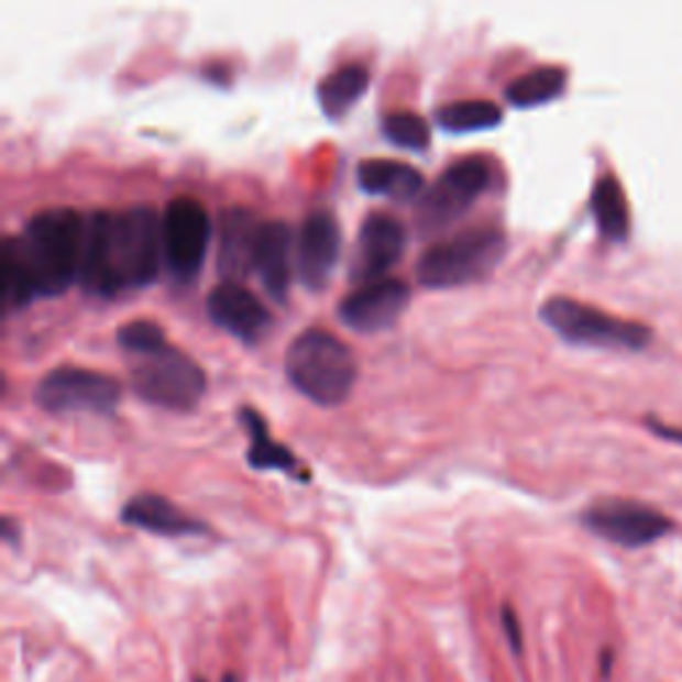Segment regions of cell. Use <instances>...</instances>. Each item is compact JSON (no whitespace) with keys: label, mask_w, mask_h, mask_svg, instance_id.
Listing matches in <instances>:
<instances>
[{"label":"cell","mask_w":682,"mask_h":682,"mask_svg":"<svg viewBox=\"0 0 682 682\" xmlns=\"http://www.w3.org/2000/svg\"><path fill=\"white\" fill-rule=\"evenodd\" d=\"M86 222L73 208L35 213L22 238H6L35 296H56L80 277Z\"/></svg>","instance_id":"7a4b0ae2"},{"label":"cell","mask_w":682,"mask_h":682,"mask_svg":"<svg viewBox=\"0 0 682 682\" xmlns=\"http://www.w3.org/2000/svg\"><path fill=\"white\" fill-rule=\"evenodd\" d=\"M341 232L337 219L326 211H312L299 230L296 243V270L307 288H326L328 277L339 262Z\"/></svg>","instance_id":"5bb4252c"},{"label":"cell","mask_w":682,"mask_h":682,"mask_svg":"<svg viewBox=\"0 0 682 682\" xmlns=\"http://www.w3.org/2000/svg\"><path fill=\"white\" fill-rule=\"evenodd\" d=\"M369 80L371 75L363 65H344L333 69L331 75H326V78L318 84V99L326 116L328 118L344 116V112L363 97L365 88H369Z\"/></svg>","instance_id":"ffe728a7"},{"label":"cell","mask_w":682,"mask_h":682,"mask_svg":"<svg viewBox=\"0 0 682 682\" xmlns=\"http://www.w3.org/2000/svg\"><path fill=\"white\" fill-rule=\"evenodd\" d=\"M288 382L318 406H339L350 397L358 378V360L331 331L307 328L286 352Z\"/></svg>","instance_id":"3957f363"},{"label":"cell","mask_w":682,"mask_h":682,"mask_svg":"<svg viewBox=\"0 0 682 682\" xmlns=\"http://www.w3.org/2000/svg\"><path fill=\"white\" fill-rule=\"evenodd\" d=\"M541 320L571 344L603 346V350H642L650 344V331L631 320L614 318L603 309L581 305L576 299L554 296L541 307Z\"/></svg>","instance_id":"5b68a950"},{"label":"cell","mask_w":682,"mask_h":682,"mask_svg":"<svg viewBox=\"0 0 682 682\" xmlns=\"http://www.w3.org/2000/svg\"><path fill=\"white\" fill-rule=\"evenodd\" d=\"M211 243V219L193 198H176L163 213V258L179 283L195 280Z\"/></svg>","instance_id":"9c48e42d"},{"label":"cell","mask_w":682,"mask_h":682,"mask_svg":"<svg viewBox=\"0 0 682 682\" xmlns=\"http://www.w3.org/2000/svg\"><path fill=\"white\" fill-rule=\"evenodd\" d=\"M592 213L600 232L608 240H624L629 235V206L616 176L605 174L592 189Z\"/></svg>","instance_id":"44dd1931"},{"label":"cell","mask_w":682,"mask_h":682,"mask_svg":"<svg viewBox=\"0 0 682 682\" xmlns=\"http://www.w3.org/2000/svg\"><path fill=\"white\" fill-rule=\"evenodd\" d=\"M502 624H504V631H507V640L515 653H520L522 650V631H520V622H517V614L509 608V605H504L502 610Z\"/></svg>","instance_id":"484cf974"},{"label":"cell","mask_w":682,"mask_h":682,"mask_svg":"<svg viewBox=\"0 0 682 682\" xmlns=\"http://www.w3.org/2000/svg\"><path fill=\"white\" fill-rule=\"evenodd\" d=\"M565 69L558 65H544V67H536L530 73L520 75L507 86V99L509 105L515 107H539L544 102H552L563 94L565 88Z\"/></svg>","instance_id":"7402d4cb"},{"label":"cell","mask_w":682,"mask_h":682,"mask_svg":"<svg viewBox=\"0 0 682 682\" xmlns=\"http://www.w3.org/2000/svg\"><path fill=\"white\" fill-rule=\"evenodd\" d=\"M118 344L123 346V350L144 358L166 350L168 341L163 328L153 323V320H134V323H125L118 328Z\"/></svg>","instance_id":"d4e9b609"},{"label":"cell","mask_w":682,"mask_h":682,"mask_svg":"<svg viewBox=\"0 0 682 682\" xmlns=\"http://www.w3.org/2000/svg\"><path fill=\"white\" fill-rule=\"evenodd\" d=\"M254 273L275 299H286L290 283V230L283 222H264L258 230Z\"/></svg>","instance_id":"e0dca14e"},{"label":"cell","mask_w":682,"mask_h":682,"mask_svg":"<svg viewBox=\"0 0 682 682\" xmlns=\"http://www.w3.org/2000/svg\"><path fill=\"white\" fill-rule=\"evenodd\" d=\"M491 182V166L485 157H461L448 166L438 179L425 189L416 208V227L425 235H438L446 227L470 211Z\"/></svg>","instance_id":"52a82bcc"},{"label":"cell","mask_w":682,"mask_h":682,"mask_svg":"<svg viewBox=\"0 0 682 682\" xmlns=\"http://www.w3.org/2000/svg\"><path fill=\"white\" fill-rule=\"evenodd\" d=\"M507 254V238L494 227H475L440 240L416 262V277L427 288H457L488 277Z\"/></svg>","instance_id":"277c9868"},{"label":"cell","mask_w":682,"mask_h":682,"mask_svg":"<svg viewBox=\"0 0 682 682\" xmlns=\"http://www.w3.org/2000/svg\"><path fill=\"white\" fill-rule=\"evenodd\" d=\"M123 522L129 526L144 528L150 534L161 536H193V534H208L204 522H198L195 517H189L182 512L176 504H170L168 498L157 494H139L131 498L123 507Z\"/></svg>","instance_id":"2e32d148"},{"label":"cell","mask_w":682,"mask_h":682,"mask_svg":"<svg viewBox=\"0 0 682 682\" xmlns=\"http://www.w3.org/2000/svg\"><path fill=\"white\" fill-rule=\"evenodd\" d=\"M131 389L153 406L193 410L206 393V374L185 352L166 346L131 369Z\"/></svg>","instance_id":"8992f818"},{"label":"cell","mask_w":682,"mask_h":682,"mask_svg":"<svg viewBox=\"0 0 682 682\" xmlns=\"http://www.w3.org/2000/svg\"><path fill=\"white\" fill-rule=\"evenodd\" d=\"M403 249H406V227L400 219L389 213L374 211L360 227L355 258H352V280L355 283H376L382 275L400 262Z\"/></svg>","instance_id":"8fae6325"},{"label":"cell","mask_w":682,"mask_h":682,"mask_svg":"<svg viewBox=\"0 0 682 682\" xmlns=\"http://www.w3.org/2000/svg\"><path fill=\"white\" fill-rule=\"evenodd\" d=\"M264 222L249 208H227L219 222V273L224 280L240 283L254 273L256 240Z\"/></svg>","instance_id":"9a60e30c"},{"label":"cell","mask_w":682,"mask_h":682,"mask_svg":"<svg viewBox=\"0 0 682 682\" xmlns=\"http://www.w3.org/2000/svg\"><path fill=\"white\" fill-rule=\"evenodd\" d=\"M358 182L365 193L387 195L395 200H416L425 195V176L408 163L387 161V157L360 163Z\"/></svg>","instance_id":"ac0fdd59"},{"label":"cell","mask_w":682,"mask_h":682,"mask_svg":"<svg viewBox=\"0 0 682 682\" xmlns=\"http://www.w3.org/2000/svg\"><path fill=\"white\" fill-rule=\"evenodd\" d=\"M502 107L485 99H464V102L443 105L435 112L440 129L451 134H470V131H485L502 123Z\"/></svg>","instance_id":"603a6c76"},{"label":"cell","mask_w":682,"mask_h":682,"mask_svg":"<svg viewBox=\"0 0 682 682\" xmlns=\"http://www.w3.org/2000/svg\"><path fill=\"white\" fill-rule=\"evenodd\" d=\"M120 384L112 376L86 369H54L37 382L35 403L52 414H112L118 408Z\"/></svg>","instance_id":"ba28073f"},{"label":"cell","mask_w":682,"mask_h":682,"mask_svg":"<svg viewBox=\"0 0 682 682\" xmlns=\"http://www.w3.org/2000/svg\"><path fill=\"white\" fill-rule=\"evenodd\" d=\"M410 288L403 280H376L358 288L339 305V318L358 333H376L395 326L408 307Z\"/></svg>","instance_id":"4fadbf2b"},{"label":"cell","mask_w":682,"mask_h":682,"mask_svg":"<svg viewBox=\"0 0 682 682\" xmlns=\"http://www.w3.org/2000/svg\"><path fill=\"white\" fill-rule=\"evenodd\" d=\"M163 258V222L147 206L129 211H97L86 219L80 277L88 290L102 296L142 288L155 280Z\"/></svg>","instance_id":"6da1fadb"},{"label":"cell","mask_w":682,"mask_h":682,"mask_svg":"<svg viewBox=\"0 0 682 682\" xmlns=\"http://www.w3.org/2000/svg\"><path fill=\"white\" fill-rule=\"evenodd\" d=\"M382 131L389 142L406 150H425L429 144V125L427 120L416 112H387L382 118Z\"/></svg>","instance_id":"cb8c5ba5"},{"label":"cell","mask_w":682,"mask_h":682,"mask_svg":"<svg viewBox=\"0 0 682 682\" xmlns=\"http://www.w3.org/2000/svg\"><path fill=\"white\" fill-rule=\"evenodd\" d=\"M584 526L622 547H646L669 534L672 522L659 509L624 498H608L584 512Z\"/></svg>","instance_id":"30bf717a"},{"label":"cell","mask_w":682,"mask_h":682,"mask_svg":"<svg viewBox=\"0 0 682 682\" xmlns=\"http://www.w3.org/2000/svg\"><path fill=\"white\" fill-rule=\"evenodd\" d=\"M240 421H243L251 435L249 464L254 466V470H280L296 480H307V472L305 466L299 464V459H296L286 446L275 443V440L270 438L262 414H256L254 408H243L240 410Z\"/></svg>","instance_id":"d6986e66"},{"label":"cell","mask_w":682,"mask_h":682,"mask_svg":"<svg viewBox=\"0 0 682 682\" xmlns=\"http://www.w3.org/2000/svg\"><path fill=\"white\" fill-rule=\"evenodd\" d=\"M206 309L213 323L224 328V331L232 333L235 339L245 341V344H256V341H262L264 333L273 328L270 309L264 307L249 288L240 286V283H219V286L208 294Z\"/></svg>","instance_id":"7c38bea8"}]
</instances>
